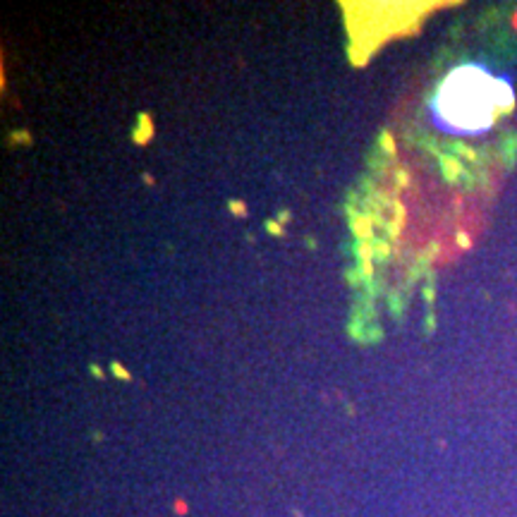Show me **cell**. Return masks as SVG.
Returning <instances> with one entry per match:
<instances>
[{"label":"cell","mask_w":517,"mask_h":517,"mask_svg":"<svg viewBox=\"0 0 517 517\" xmlns=\"http://www.w3.org/2000/svg\"><path fill=\"white\" fill-rule=\"evenodd\" d=\"M508 103V89L477 67H462L453 72L436 96L438 117L455 132L486 129Z\"/></svg>","instance_id":"6da1fadb"}]
</instances>
